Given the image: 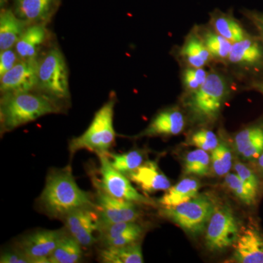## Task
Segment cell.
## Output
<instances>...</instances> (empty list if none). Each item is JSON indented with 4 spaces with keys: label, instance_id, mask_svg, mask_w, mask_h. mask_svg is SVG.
Masks as SVG:
<instances>
[{
    "label": "cell",
    "instance_id": "obj_26",
    "mask_svg": "<svg viewBox=\"0 0 263 263\" xmlns=\"http://www.w3.org/2000/svg\"><path fill=\"white\" fill-rule=\"evenodd\" d=\"M211 163V156L206 151L200 148L192 151L185 158L183 172L186 175L205 176L209 174Z\"/></svg>",
    "mask_w": 263,
    "mask_h": 263
},
{
    "label": "cell",
    "instance_id": "obj_8",
    "mask_svg": "<svg viewBox=\"0 0 263 263\" xmlns=\"http://www.w3.org/2000/svg\"><path fill=\"white\" fill-rule=\"evenodd\" d=\"M205 246L212 252H221L234 245L239 237L236 217L230 208L215 209L205 229Z\"/></svg>",
    "mask_w": 263,
    "mask_h": 263
},
{
    "label": "cell",
    "instance_id": "obj_18",
    "mask_svg": "<svg viewBox=\"0 0 263 263\" xmlns=\"http://www.w3.org/2000/svg\"><path fill=\"white\" fill-rule=\"evenodd\" d=\"M263 60V49L258 41L247 36L233 43L228 61L235 65L251 67L259 65Z\"/></svg>",
    "mask_w": 263,
    "mask_h": 263
},
{
    "label": "cell",
    "instance_id": "obj_17",
    "mask_svg": "<svg viewBox=\"0 0 263 263\" xmlns=\"http://www.w3.org/2000/svg\"><path fill=\"white\" fill-rule=\"evenodd\" d=\"M47 37L44 24H31L27 27L15 46V50L20 60L36 59L38 51Z\"/></svg>",
    "mask_w": 263,
    "mask_h": 263
},
{
    "label": "cell",
    "instance_id": "obj_15",
    "mask_svg": "<svg viewBox=\"0 0 263 263\" xmlns=\"http://www.w3.org/2000/svg\"><path fill=\"white\" fill-rule=\"evenodd\" d=\"M60 0H14L15 14L28 24H44L51 18Z\"/></svg>",
    "mask_w": 263,
    "mask_h": 263
},
{
    "label": "cell",
    "instance_id": "obj_20",
    "mask_svg": "<svg viewBox=\"0 0 263 263\" xmlns=\"http://www.w3.org/2000/svg\"><path fill=\"white\" fill-rule=\"evenodd\" d=\"M211 24L216 32L232 43L238 42L249 36L231 13L216 10L211 15Z\"/></svg>",
    "mask_w": 263,
    "mask_h": 263
},
{
    "label": "cell",
    "instance_id": "obj_33",
    "mask_svg": "<svg viewBox=\"0 0 263 263\" xmlns=\"http://www.w3.org/2000/svg\"><path fill=\"white\" fill-rule=\"evenodd\" d=\"M262 132V125H254L245 128L243 130L237 133L234 139V145L236 152L240 155H241Z\"/></svg>",
    "mask_w": 263,
    "mask_h": 263
},
{
    "label": "cell",
    "instance_id": "obj_11",
    "mask_svg": "<svg viewBox=\"0 0 263 263\" xmlns=\"http://www.w3.org/2000/svg\"><path fill=\"white\" fill-rule=\"evenodd\" d=\"M67 233L82 247L94 245L98 239L94 233L100 223L96 208H83L72 211L62 219Z\"/></svg>",
    "mask_w": 263,
    "mask_h": 263
},
{
    "label": "cell",
    "instance_id": "obj_10",
    "mask_svg": "<svg viewBox=\"0 0 263 263\" xmlns=\"http://www.w3.org/2000/svg\"><path fill=\"white\" fill-rule=\"evenodd\" d=\"M95 205L100 226L127 221H136L139 218L141 214L136 202L115 198L107 195L99 188H95Z\"/></svg>",
    "mask_w": 263,
    "mask_h": 263
},
{
    "label": "cell",
    "instance_id": "obj_35",
    "mask_svg": "<svg viewBox=\"0 0 263 263\" xmlns=\"http://www.w3.org/2000/svg\"><path fill=\"white\" fill-rule=\"evenodd\" d=\"M20 59L15 48L1 51L0 53V76L4 75L19 62Z\"/></svg>",
    "mask_w": 263,
    "mask_h": 263
},
{
    "label": "cell",
    "instance_id": "obj_23",
    "mask_svg": "<svg viewBox=\"0 0 263 263\" xmlns=\"http://www.w3.org/2000/svg\"><path fill=\"white\" fill-rule=\"evenodd\" d=\"M100 261L105 263H143L141 246L138 243L122 247H103L99 253Z\"/></svg>",
    "mask_w": 263,
    "mask_h": 263
},
{
    "label": "cell",
    "instance_id": "obj_27",
    "mask_svg": "<svg viewBox=\"0 0 263 263\" xmlns=\"http://www.w3.org/2000/svg\"><path fill=\"white\" fill-rule=\"evenodd\" d=\"M110 162L114 168L127 176L144 163V157L140 151L134 150L124 154L108 153Z\"/></svg>",
    "mask_w": 263,
    "mask_h": 263
},
{
    "label": "cell",
    "instance_id": "obj_22",
    "mask_svg": "<svg viewBox=\"0 0 263 263\" xmlns=\"http://www.w3.org/2000/svg\"><path fill=\"white\" fill-rule=\"evenodd\" d=\"M180 55L189 67H204L212 60L202 37L197 34H190L181 48Z\"/></svg>",
    "mask_w": 263,
    "mask_h": 263
},
{
    "label": "cell",
    "instance_id": "obj_1",
    "mask_svg": "<svg viewBox=\"0 0 263 263\" xmlns=\"http://www.w3.org/2000/svg\"><path fill=\"white\" fill-rule=\"evenodd\" d=\"M38 202L52 219H62L76 209L96 208L91 195L78 186L70 165L49 172Z\"/></svg>",
    "mask_w": 263,
    "mask_h": 263
},
{
    "label": "cell",
    "instance_id": "obj_37",
    "mask_svg": "<svg viewBox=\"0 0 263 263\" xmlns=\"http://www.w3.org/2000/svg\"><path fill=\"white\" fill-rule=\"evenodd\" d=\"M1 263H32L24 254L19 252L18 249L3 252L0 257Z\"/></svg>",
    "mask_w": 263,
    "mask_h": 263
},
{
    "label": "cell",
    "instance_id": "obj_32",
    "mask_svg": "<svg viewBox=\"0 0 263 263\" xmlns=\"http://www.w3.org/2000/svg\"><path fill=\"white\" fill-rule=\"evenodd\" d=\"M143 231L144 230H143V227L135 221L129 229L126 230L125 232L119 235L117 238H114V239L109 240V241L104 243L103 247H122V246L138 243V240L143 235Z\"/></svg>",
    "mask_w": 263,
    "mask_h": 263
},
{
    "label": "cell",
    "instance_id": "obj_30",
    "mask_svg": "<svg viewBox=\"0 0 263 263\" xmlns=\"http://www.w3.org/2000/svg\"><path fill=\"white\" fill-rule=\"evenodd\" d=\"M209 72L203 67H188L183 72L182 80L184 89L188 94L197 91L206 81Z\"/></svg>",
    "mask_w": 263,
    "mask_h": 263
},
{
    "label": "cell",
    "instance_id": "obj_34",
    "mask_svg": "<svg viewBox=\"0 0 263 263\" xmlns=\"http://www.w3.org/2000/svg\"><path fill=\"white\" fill-rule=\"evenodd\" d=\"M234 170L241 181L249 188L257 193L259 181L253 171L241 162H236L234 165Z\"/></svg>",
    "mask_w": 263,
    "mask_h": 263
},
{
    "label": "cell",
    "instance_id": "obj_12",
    "mask_svg": "<svg viewBox=\"0 0 263 263\" xmlns=\"http://www.w3.org/2000/svg\"><path fill=\"white\" fill-rule=\"evenodd\" d=\"M37 59L19 60L18 63L0 79V89L3 95L26 92L37 88Z\"/></svg>",
    "mask_w": 263,
    "mask_h": 263
},
{
    "label": "cell",
    "instance_id": "obj_2",
    "mask_svg": "<svg viewBox=\"0 0 263 263\" xmlns=\"http://www.w3.org/2000/svg\"><path fill=\"white\" fill-rule=\"evenodd\" d=\"M57 100L31 91L3 95L0 108L2 132L13 130L36 119L60 111Z\"/></svg>",
    "mask_w": 263,
    "mask_h": 263
},
{
    "label": "cell",
    "instance_id": "obj_28",
    "mask_svg": "<svg viewBox=\"0 0 263 263\" xmlns=\"http://www.w3.org/2000/svg\"><path fill=\"white\" fill-rule=\"evenodd\" d=\"M212 167L214 174L224 176L229 174L233 165V155L229 147L224 143H219L211 155Z\"/></svg>",
    "mask_w": 263,
    "mask_h": 263
},
{
    "label": "cell",
    "instance_id": "obj_4",
    "mask_svg": "<svg viewBox=\"0 0 263 263\" xmlns=\"http://www.w3.org/2000/svg\"><path fill=\"white\" fill-rule=\"evenodd\" d=\"M226 76L216 71L209 72L206 81L200 89L189 94L186 106L197 122L214 121L230 93Z\"/></svg>",
    "mask_w": 263,
    "mask_h": 263
},
{
    "label": "cell",
    "instance_id": "obj_5",
    "mask_svg": "<svg viewBox=\"0 0 263 263\" xmlns=\"http://www.w3.org/2000/svg\"><path fill=\"white\" fill-rule=\"evenodd\" d=\"M37 88L56 100L70 98L68 68L59 48L50 50L38 60Z\"/></svg>",
    "mask_w": 263,
    "mask_h": 263
},
{
    "label": "cell",
    "instance_id": "obj_39",
    "mask_svg": "<svg viewBox=\"0 0 263 263\" xmlns=\"http://www.w3.org/2000/svg\"><path fill=\"white\" fill-rule=\"evenodd\" d=\"M254 89L257 90L263 95V81H259V82L254 83Z\"/></svg>",
    "mask_w": 263,
    "mask_h": 263
},
{
    "label": "cell",
    "instance_id": "obj_13",
    "mask_svg": "<svg viewBox=\"0 0 263 263\" xmlns=\"http://www.w3.org/2000/svg\"><path fill=\"white\" fill-rule=\"evenodd\" d=\"M185 124V118L179 110L167 109L157 114L148 127L136 138L177 136L182 133Z\"/></svg>",
    "mask_w": 263,
    "mask_h": 263
},
{
    "label": "cell",
    "instance_id": "obj_7",
    "mask_svg": "<svg viewBox=\"0 0 263 263\" xmlns=\"http://www.w3.org/2000/svg\"><path fill=\"white\" fill-rule=\"evenodd\" d=\"M100 160V179L93 178L95 188L115 198L128 200L136 203L152 205V202L143 196L133 187L130 180L125 175L117 171L110 164L108 155H98Z\"/></svg>",
    "mask_w": 263,
    "mask_h": 263
},
{
    "label": "cell",
    "instance_id": "obj_6",
    "mask_svg": "<svg viewBox=\"0 0 263 263\" xmlns=\"http://www.w3.org/2000/svg\"><path fill=\"white\" fill-rule=\"evenodd\" d=\"M214 202L208 197H195L176 206L163 208L160 214L191 235L205 231L215 210Z\"/></svg>",
    "mask_w": 263,
    "mask_h": 263
},
{
    "label": "cell",
    "instance_id": "obj_9",
    "mask_svg": "<svg viewBox=\"0 0 263 263\" xmlns=\"http://www.w3.org/2000/svg\"><path fill=\"white\" fill-rule=\"evenodd\" d=\"M67 233L63 230H37L19 240L16 249L32 263H49V257Z\"/></svg>",
    "mask_w": 263,
    "mask_h": 263
},
{
    "label": "cell",
    "instance_id": "obj_29",
    "mask_svg": "<svg viewBox=\"0 0 263 263\" xmlns=\"http://www.w3.org/2000/svg\"><path fill=\"white\" fill-rule=\"evenodd\" d=\"M226 186L235 197L247 205L254 203L257 193L249 188L236 174H228L224 179Z\"/></svg>",
    "mask_w": 263,
    "mask_h": 263
},
{
    "label": "cell",
    "instance_id": "obj_36",
    "mask_svg": "<svg viewBox=\"0 0 263 263\" xmlns=\"http://www.w3.org/2000/svg\"><path fill=\"white\" fill-rule=\"evenodd\" d=\"M263 152V132L254 141L251 143L241 154L242 157L247 160H254L258 158Z\"/></svg>",
    "mask_w": 263,
    "mask_h": 263
},
{
    "label": "cell",
    "instance_id": "obj_25",
    "mask_svg": "<svg viewBox=\"0 0 263 263\" xmlns=\"http://www.w3.org/2000/svg\"><path fill=\"white\" fill-rule=\"evenodd\" d=\"M201 37L212 59L228 61L233 43L214 30L205 31Z\"/></svg>",
    "mask_w": 263,
    "mask_h": 263
},
{
    "label": "cell",
    "instance_id": "obj_16",
    "mask_svg": "<svg viewBox=\"0 0 263 263\" xmlns=\"http://www.w3.org/2000/svg\"><path fill=\"white\" fill-rule=\"evenodd\" d=\"M233 259L240 263L263 262V239L257 230L247 229L239 235Z\"/></svg>",
    "mask_w": 263,
    "mask_h": 263
},
{
    "label": "cell",
    "instance_id": "obj_21",
    "mask_svg": "<svg viewBox=\"0 0 263 263\" xmlns=\"http://www.w3.org/2000/svg\"><path fill=\"white\" fill-rule=\"evenodd\" d=\"M200 186L197 180L186 178L175 186H171L159 202L163 208L176 206L196 197Z\"/></svg>",
    "mask_w": 263,
    "mask_h": 263
},
{
    "label": "cell",
    "instance_id": "obj_3",
    "mask_svg": "<svg viewBox=\"0 0 263 263\" xmlns=\"http://www.w3.org/2000/svg\"><path fill=\"white\" fill-rule=\"evenodd\" d=\"M115 104V96H113L96 112L88 129L69 142L70 157L82 149L95 152L97 155H108L117 136L114 127Z\"/></svg>",
    "mask_w": 263,
    "mask_h": 263
},
{
    "label": "cell",
    "instance_id": "obj_14",
    "mask_svg": "<svg viewBox=\"0 0 263 263\" xmlns=\"http://www.w3.org/2000/svg\"><path fill=\"white\" fill-rule=\"evenodd\" d=\"M126 176L145 193L167 191L171 186L168 178L160 171L155 161L145 162Z\"/></svg>",
    "mask_w": 263,
    "mask_h": 263
},
{
    "label": "cell",
    "instance_id": "obj_40",
    "mask_svg": "<svg viewBox=\"0 0 263 263\" xmlns=\"http://www.w3.org/2000/svg\"><path fill=\"white\" fill-rule=\"evenodd\" d=\"M258 166L259 168L260 169L261 172L263 174V152L262 155L258 157Z\"/></svg>",
    "mask_w": 263,
    "mask_h": 263
},
{
    "label": "cell",
    "instance_id": "obj_31",
    "mask_svg": "<svg viewBox=\"0 0 263 263\" xmlns=\"http://www.w3.org/2000/svg\"><path fill=\"white\" fill-rule=\"evenodd\" d=\"M190 145L206 152H212L219 144L217 136L214 132L201 129L195 132L190 138Z\"/></svg>",
    "mask_w": 263,
    "mask_h": 263
},
{
    "label": "cell",
    "instance_id": "obj_38",
    "mask_svg": "<svg viewBox=\"0 0 263 263\" xmlns=\"http://www.w3.org/2000/svg\"><path fill=\"white\" fill-rule=\"evenodd\" d=\"M245 14L258 30L263 41V13L254 10H247L245 12Z\"/></svg>",
    "mask_w": 263,
    "mask_h": 263
},
{
    "label": "cell",
    "instance_id": "obj_24",
    "mask_svg": "<svg viewBox=\"0 0 263 263\" xmlns=\"http://www.w3.org/2000/svg\"><path fill=\"white\" fill-rule=\"evenodd\" d=\"M82 247L68 233L49 257V263H76L82 259Z\"/></svg>",
    "mask_w": 263,
    "mask_h": 263
},
{
    "label": "cell",
    "instance_id": "obj_19",
    "mask_svg": "<svg viewBox=\"0 0 263 263\" xmlns=\"http://www.w3.org/2000/svg\"><path fill=\"white\" fill-rule=\"evenodd\" d=\"M25 21L10 10H4L0 15V50L15 47L24 30L27 27Z\"/></svg>",
    "mask_w": 263,
    "mask_h": 263
}]
</instances>
